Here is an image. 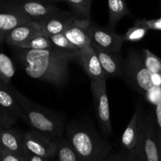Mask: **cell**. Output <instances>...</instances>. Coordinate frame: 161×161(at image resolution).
<instances>
[{
    "label": "cell",
    "instance_id": "cell-1",
    "mask_svg": "<svg viewBox=\"0 0 161 161\" xmlns=\"http://www.w3.org/2000/svg\"><path fill=\"white\" fill-rule=\"evenodd\" d=\"M17 49V56L29 77L57 86L65 84L69 75V63L76 59L77 53L57 49Z\"/></svg>",
    "mask_w": 161,
    "mask_h": 161
},
{
    "label": "cell",
    "instance_id": "cell-13",
    "mask_svg": "<svg viewBox=\"0 0 161 161\" xmlns=\"http://www.w3.org/2000/svg\"><path fill=\"white\" fill-rule=\"evenodd\" d=\"M93 45V44H92ZM106 79L119 77L124 75V61L119 53H112L106 51L93 45Z\"/></svg>",
    "mask_w": 161,
    "mask_h": 161
},
{
    "label": "cell",
    "instance_id": "cell-18",
    "mask_svg": "<svg viewBox=\"0 0 161 161\" xmlns=\"http://www.w3.org/2000/svg\"><path fill=\"white\" fill-rule=\"evenodd\" d=\"M0 143L5 150L28 159L29 154L24 146L23 135L21 136L17 130L10 128L0 129Z\"/></svg>",
    "mask_w": 161,
    "mask_h": 161
},
{
    "label": "cell",
    "instance_id": "cell-20",
    "mask_svg": "<svg viewBox=\"0 0 161 161\" xmlns=\"http://www.w3.org/2000/svg\"><path fill=\"white\" fill-rule=\"evenodd\" d=\"M56 152L53 157L56 161H81L66 137L58 138L56 140Z\"/></svg>",
    "mask_w": 161,
    "mask_h": 161
},
{
    "label": "cell",
    "instance_id": "cell-30",
    "mask_svg": "<svg viewBox=\"0 0 161 161\" xmlns=\"http://www.w3.org/2000/svg\"><path fill=\"white\" fill-rule=\"evenodd\" d=\"M148 28L149 30L154 31H161V17L160 18L153 19V20H147Z\"/></svg>",
    "mask_w": 161,
    "mask_h": 161
},
{
    "label": "cell",
    "instance_id": "cell-9",
    "mask_svg": "<svg viewBox=\"0 0 161 161\" xmlns=\"http://www.w3.org/2000/svg\"><path fill=\"white\" fill-rule=\"evenodd\" d=\"M91 36L93 45L112 53H120L124 42L123 36L116 34L111 29L98 26L94 22L91 25Z\"/></svg>",
    "mask_w": 161,
    "mask_h": 161
},
{
    "label": "cell",
    "instance_id": "cell-10",
    "mask_svg": "<svg viewBox=\"0 0 161 161\" xmlns=\"http://www.w3.org/2000/svg\"><path fill=\"white\" fill-rule=\"evenodd\" d=\"M91 25L90 19L78 17L66 28L64 34L80 50L91 43Z\"/></svg>",
    "mask_w": 161,
    "mask_h": 161
},
{
    "label": "cell",
    "instance_id": "cell-22",
    "mask_svg": "<svg viewBox=\"0 0 161 161\" xmlns=\"http://www.w3.org/2000/svg\"><path fill=\"white\" fill-rule=\"evenodd\" d=\"M146 19H138L135 22L133 27L129 28L127 32L123 36L124 42H137L142 40L149 31Z\"/></svg>",
    "mask_w": 161,
    "mask_h": 161
},
{
    "label": "cell",
    "instance_id": "cell-23",
    "mask_svg": "<svg viewBox=\"0 0 161 161\" xmlns=\"http://www.w3.org/2000/svg\"><path fill=\"white\" fill-rule=\"evenodd\" d=\"M17 48L30 49V50H49V49H53V46L48 36L44 33H40L31 37Z\"/></svg>",
    "mask_w": 161,
    "mask_h": 161
},
{
    "label": "cell",
    "instance_id": "cell-2",
    "mask_svg": "<svg viewBox=\"0 0 161 161\" xmlns=\"http://www.w3.org/2000/svg\"><path fill=\"white\" fill-rule=\"evenodd\" d=\"M64 131L81 161H102L110 154L111 144L86 124H70Z\"/></svg>",
    "mask_w": 161,
    "mask_h": 161
},
{
    "label": "cell",
    "instance_id": "cell-16",
    "mask_svg": "<svg viewBox=\"0 0 161 161\" xmlns=\"http://www.w3.org/2000/svg\"><path fill=\"white\" fill-rule=\"evenodd\" d=\"M0 105L17 120L21 119L27 124H28L26 114L13 93L11 86L2 82H0Z\"/></svg>",
    "mask_w": 161,
    "mask_h": 161
},
{
    "label": "cell",
    "instance_id": "cell-25",
    "mask_svg": "<svg viewBox=\"0 0 161 161\" xmlns=\"http://www.w3.org/2000/svg\"><path fill=\"white\" fill-rule=\"evenodd\" d=\"M48 36L50 37L54 49L69 53H78L80 51V50L66 38L64 33H58Z\"/></svg>",
    "mask_w": 161,
    "mask_h": 161
},
{
    "label": "cell",
    "instance_id": "cell-4",
    "mask_svg": "<svg viewBox=\"0 0 161 161\" xmlns=\"http://www.w3.org/2000/svg\"><path fill=\"white\" fill-rule=\"evenodd\" d=\"M123 79L131 87L146 95L155 87L152 74L145 65L142 55L135 50H130L124 61Z\"/></svg>",
    "mask_w": 161,
    "mask_h": 161
},
{
    "label": "cell",
    "instance_id": "cell-8",
    "mask_svg": "<svg viewBox=\"0 0 161 161\" xmlns=\"http://www.w3.org/2000/svg\"><path fill=\"white\" fill-rule=\"evenodd\" d=\"M23 142L28 154L53 159L56 152L55 140L38 130H30L23 135Z\"/></svg>",
    "mask_w": 161,
    "mask_h": 161
},
{
    "label": "cell",
    "instance_id": "cell-15",
    "mask_svg": "<svg viewBox=\"0 0 161 161\" xmlns=\"http://www.w3.org/2000/svg\"><path fill=\"white\" fill-rule=\"evenodd\" d=\"M43 33L39 22L29 21L16 27L4 36V41L13 47H20L34 36Z\"/></svg>",
    "mask_w": 161,
    "mask_h": 161
},
{
    "label": "cell",
    "instance_id": "cell-29",
    "mask_svg": "<svg viewBox=\"0 0 161 161\" xmlns=\"http://www.w3.org/2000/svg\"><path fill=\"white\" fill-rule=\"evenodd\" d=\"M105 161H127V153H115L109 154Z\"/></svg>",
    "mask_w": 161,
    "mask_h": 161
},
{
    "label": "cell",
    "instance_id": "cell-19",
    "mask_svg": "<svg viewBox=\"0 0 161 161\" xmlns=\"http://www.w3.org/2000/svg\"><path fill=\"white\" fill-rule=\"evenodd\" d=\"M108 8V27L114 30L118 22L126 16H131L126 0H107Z\"/></svg>",
    "mask_w": 161,
    "mask_h": 161
},
{
    "label": "cell",
    "instance_id": "cell-38",
    "mask_svg": "<svg viewBox=\"0 0 161 161\" xmlns=\"http://www.w3.org/2000/svg\"><path fill=\"white\" fill-rule=\"evenodd\" d=\"M102 161H105V160H102Z\"/></svg>",
    "mask_w": 161,
    "mask_h": 161
},
{
    "label": "cell",
    "instance_id": "cell-35",
    "mask_svg": "<svg viewBox=\"0 0 161 161\" xmlns=\"http://www.w3.org/2000/svg\"><path fill=\"white\" fill-rule=\"evenodd\" d=\"M4 151H5L4 148H3V146H2V144L0 143V153H4Z\"/></svg>",
    "mask_w": 161,
    "mask_h": 161
},
{
    "label": "cell",
    "instance_id": "cell-27",
    "mask_svg": "<svg viewBox=\"0 0 161 161\" xmlns=\"http://www.w3.org/2000/svg\"><path fill=\"white\" fill-rule=\"evenodd\" d=\"M17 121V119L0 105V129L10 128Z\"/></svg>",
    "mask_w": 161,
    "mask_h": 161
},
{
    "label": "cell",
    "instance_id": "cell-14",
    "mask_svg": "<svg viewBox=\"0 0 161 161\" xmlns=\"http://www.w3.org/2000/svg\"><path fill=\"white\" fill-rule=\"evenodd\" d=\"M144 118L142 108L137 106L131 119L129 121L128 125L121 137V145L127 152L135 149L138 144Z\"/></svg>",
    "mask_w": 161,
    "mask_h": 161
},
{
    "label": "cell",
    "instance_id": "cell-24",
    "mask_svg": "<svg viewBox=\"0 0 161 161\" xmlns=\"http://www.w3.org/2000/svg\"><path fill=\"white\" fill-rule=\"evenodd\" d=\"M15 74V68L12 60L5 53L0 52V82L10 85Z\"/></svg>",
    "mask_w": 161,
    "mask_h": 161
},
{
    "label": "cell",
    "instance_id": "cell-33",
    "mask_svg": "<svg viewBox=\"0 0 161 161\" xmlns=\"http://www.w3.org/2000/svg\"><path fill=\"white\" fill-rule=\"evenodd\" d=\"M50 160H51V159L39 157V156L34 155V154H29V157H28V161H50Z\"/></svg>",
    "mask_w": 161,
    "mask_h": 161
},
{
    "label": "cell",
    "instance_id": "cell-7",
    "mask_svg": "<svg viewBox=\"0 0 161 161\" xmlns=\"http://www.w3.org/2000/svg\"><path fill=\"white\" fill-rule=\"evenodd\" d=\"M3 3L36 22L42 21L61 10L54 4L43 0H8Z\"/></svg>",
    "mask_w": 161,
    "mask_h": 161
},
{
    "label": "cell",
    "instance_id": "cell-12",
    "mask_svg": "<svg viewBox=\"0 0 161 161\" xmlns=\"http://www.w3.org/2000/svg\"><path fill=\"white\" fill-rule=\"evenodd\" d=\"M78 17H80L75 14L61 9L39 23L44 34L52 36L58 33H64L66 28Z\"/></svg>",
    "mask_w": 161,
    "mask_h": 161
},
{
    "label": "cell",
    "instance_id": "cell-36",
    "mask_svg": "<svg viewBox=\"0 0 161 161\" xmlns=\"http://www.w3.org/2000/svg\"><path fill=\"white\" fill-rule=\"evenodd\" d=\"M0 39H3V40H4V37H3V36H2L1 35H0Z\"/></svg>",
    "mask_w": 161,
    "mask_h": 161
},
{
    "label": "cell",
    "instance_id": "cell-34",
    "mask_svg": "<svg viewBox=\"0 0 161 161\" xmlns=\"http://www.w3.org/2000/svg\"><path fill=\"white\" fill-rule=\"evenodd\" d=\"M157 142H158L159 153H160V161H161V133L157 132Z\"/></svg>",
    "mask_w": 161,
    "mask_h": 161
},
{
    "label": "cell",
    "instance_id": "cell-32",
    "mask_svg": "<svg viewBox=\"0 0 161 161\" xmlns=\"http://www.w3.org/2000/svg\"><path fill=\"white\" fill-rule=\"evenodd\" d=\"M127 161H142L134 149L127 153Z\"/></svg>",
    "mask_w": 161,
    "mask_h": 161
},
{
    "label": "cell",
    "instance_id": "cell-17",
    "mask_svg": "<svg viewBox=\"0 0 161 161\" xmlns=\"http://www.w3.org/2000/svg\"><path fill=\"white\" fill-rule=\"evenodd\" d=\"M0 9V35L4 37L5 35L24 23L33 21L26 16L18 11L9 7L4 3H1Z\"/></svg>",
    "mask_w": 161,
    "mask_h": 161
},
{
    "label": "cell",
    "instance_id": "cell-5",
    "mask_svg": "<svg viewBox=\"0 0 161 161\" xmlns=\"http://www.w3.org/2000/svg\"><path fill=\"white\" fill-rule=\"evenodd\" d=\"M106 80L107 79L103 78L95 81H91V89L100 132L102 136L108 138L113 134V128L110 120Z\"/></svg>",
    "mask_w": 161,
    "mask_h": 161
},
{
    "label": "cell",
    "instance_id": "cell-28",
    "mask_svg": "<svg viewBox=\"0 0 161 161\" xmlns=\"http://www.w3.org/2000/svg\"><path fill=\"white\" fill-rule=\"evenodd\" d=\"M2 161H28V159L14 153L5 150L3 153Z\"/></svg>",
    "mask_w": 161,
    "mask_h": 161
},
{
    "label": "cell",
    "instance_id": "cell-26",
    "mask_svg": "<svg viewBox=\"0 0 161 161\" xmlns=\"http://www.w3.org/2000/svg\"><path fill=\"white\" fill-rule=\"evenodd\" d=\"M142 58L144 64L151 74L161 75V59L148 49L142 50Z\"/></svg>",
    "mask_w": 161,
    "mask_h": 161
},
{
    "label": "cell",
    "instance_id": "cell-21",
    "mask_svg": "<svg viewBox=\"0 0 161 161\" xmlns=\"http://www.w3.org/2000/svg\"><path fill=\"white\" fill-rule=\"evenodd\" d=\"M43 1L52 4L58 3H66L70 6L72 10L78 17L88 19H90L91 17L92 0H43Z\"/></svg>",
    "mask_w": 161,
    "mask_h": 161
},
{
    "label": "cell",
    "instance_id": "cell-11",
    "mask_svg": "<svg viewBox=\"0 0 161 161\" xmlns=\"http://www.w3.org/2000/svg\"><path fill=\"white\" fill-rule=\"evenodd\" d=\"M76 60H78L80 64L84 69L91 81H95L100 79L105 78L100 61L92 43L81 49L77 53Z\"/></svg>",
    "mask_w": 161,
    "mask_h": 161
},
{
    "label": "cell",
    "instance_id": "cell-6",
    "mask_svg": "<svg viewBox=\"0 0 161 161\" xmlns=\"http://www.w3.org/2000/svg\"><path fill=\"white\" fill-rule=\"evenodd\" d=\"M134 150L142 161H160L157 132L152 115L145 116L139 140Z\"/></svg>",
    "mask_w": 161,
    "mask_h": 161
},
{
    "label": "cell",
    "instance_id": "cell-3",
    "mask_svg": "<svg viewBox=\"0 0 161 161\" xmlns=\"http://www.w3.org/2000/svg\"><path fill=\"white\" fill-rule=\"evenodd\" d=\"M13 93L21 105L28 118V125L34 130L40 131L53 140L63 137L64 132V119L54 112H50L37 105L11 86Z\"/></svg>",
    "mask_w": 161,
    "mask_h": 161
},
{
    "label": "cell",
    "instance_id": "cell-37",
    "mask_svg": "<svg viewBox=\"0 0 161 161\" xmlns=\"http://www.w3.org/2000/svg\"><path fill=\"white\" fill-rule=\"evenodd\" d=\"M3 41H4V40H3V39H0V43H1V42H3Z\"/></svg>",
    "mask_w": 161,
    "mask_h": 161
},
{
    "label": "cell",
    "instance_id": "cell-31",
    "mask_svg": "<svg viewBox=\"0 0 161 161\" xmlns=\"http://www.w3.org/2000/svg\"><path fill=\"white\" fill-rule=\"evenodd\" d=\"M155 115L156 121H157V124L159 127V131L161 133V102H159L157 105H156Z\"/></svg>",
    "mask_w": 161,
    "mask_h": 161
}]
</instances>
